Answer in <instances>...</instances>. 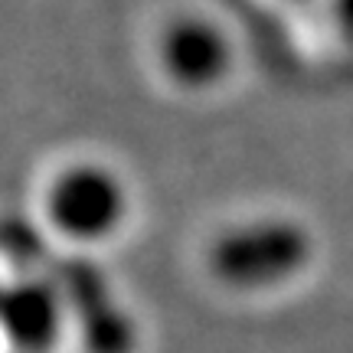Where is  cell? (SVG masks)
<instances>
[{
	"instance_id": "obj_1",
	"label": "cell",
	"mask_w": 353,
	"mask_h": 353,
	"mask_svg": "<svg viewBox=\"0 0 353 353\" xmlns=\"http://www.w3.org/2000/svg\"><path fill=\"white\" fill-rule=\"evenodd\" d=\"M311 259H314L311 229L285 213L239 219L219 229L203 252L210 278L219 288L239 294L281 288L304 275Z\"/></svg>"
},
{
	"instance_id": "obj_2",
	"label": "cell",
	"mask_w": 353,
	"mask_h": 353,
	"mask_svg": "<svg viewBox=\"0 0 353 353\" xmlns=\"http://www.w3.org/2000/svg\"><path fill=\"white\" fill-rule=\"evenodd\" d=\"M134 196L125 174L99 157L63 164L43 190L46 226L69 245L95 249L125 232Z\"/></svg>"
},
{
	"instance_id": "obj_3",
	"label": "cell",
	"mask_w": 353,
	"mask_h": 353,
	"mask_svg": "<svg viewBox=\"0 0 353 353\" xmlns=\"http://www.w3.org/2000/svg\"><path fill=\"white\" fill-rule=\"evenodd\" d=\"M154 63L167 85L187 95L223 88L236 69V39L206 13L183 10L167 17L154 37Z\"/></svg>"
},
{
	"instance_id": "obj_4",
	"label": "cell",
	"mask_w": 353,
	"mask_h": 353,
	"mask_svg": "<svg viewBox=\"0 0 353 353\" xmlns=\"http://www.w3.org/2000/svg\"><path fill=\"white\" fill-rule=\"evenodd\" d=\"M76 324L69 291L46 275L0 285V337L13 353H56Z\"/></svg>"
},
{
	"instance_id": "obj_5",
	"label": "cell",
	"mask_w": 353,
	"mask_h": 353,
	"mask_svg": "<svg viewBox=\"0 0 353 353\" xmlns=\"http://www.w3.org/2000/svg\"><path fill=\"white\" fill-rule=\"evenodd\" d=\"M76 327L85 353H134L138 324L112 298H101L92 307H76Z\"/></svg>"
},
{
	"instance_id": "obj_6",
	"label": "cell",
	"mask_w": 353,
	"mask_h": 353,
	"mask_svg": "<svg viewBox=\"0 0 353 353\" xmlns=\"http://www.w3.org/2000/svg\"><path fill=\"white\" fill-rule=\"evenodd\" d=\"M330 17L343 39L353 43V0H330Z\"/></svg>"
}]
</instances>
